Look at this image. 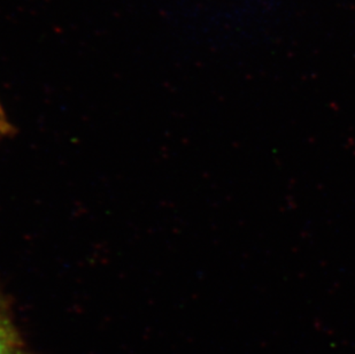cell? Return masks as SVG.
I'll return each mask as SVG.
<instances>
[{"label": "cell", "mask_w": 355, "mask_h": 354, "mask_svg": "<svg viewBox=\"0 0 355 354\" xmlns=\"http://www.w3.org/2000/svg\"><path fill=\"white\" fill-rule=\"evenodd\" d=\"M0 354H24L22 343L10 315L0 319Z\"/></svg>", "instance_id": "1"}, {"label": "cell", "mask_w": 355, "mask_h": 354, "mask_svg": "<svg viewBox=\"0 0 355 354\" xmlns=\"http://www.w3.org/2000/svg\"><path fill=\"white\" fill-rule=\"evenodd\" d=\"M13 131V128L7 120L6 115L3 113V108L0 106V138L5 137Z\"/></svg>", "instance_id": "2"}, {"label": "cell", "mask_w": 355, "mask_h": 354, "mask_svg": "<svg viewBox=\"0 0 355 354\" xmlns=\"http://www.w3.org/2000/svg\"><path fill=\"white\" fill-rule=\"evenodd\" d=\"M8 315V312H7V306L3 303V298L0 296V319L5 318Z\"/></svg>", "instance_id": "3"}]
</instances>
